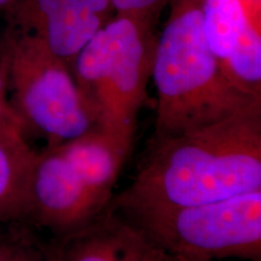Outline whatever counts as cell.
Listing matches in <instances>:
<instances>
[{"label": "cell", "mask_w": 261, "mask_h": 261, "mask_svg": "<svg viewBox=\"0 0 261 261\" xmlns=\"http://www.w3.org/2000/svg\"><path fill=\"white\" fill-rule=\"evenodd\" d=\"M261 190V108L152 142L138 174L115 200L120 212L184 207Z\"/></svg>", "instance_id": "obj_1"}, {"label": "cell", "mask_w": 261, "mask_h": 261, "mask_svg": "<svg viewBox=\"0 0 261 261\" xmlns=\"http://www.w3.org/2000/svg\"><path fill=\"white\" fill-rule=\"evenodd\" d=\"M12 2H14V0H0V12H5L9 6L11 5Z\"/></svg>", "instance_id": "obj_17"}, {"label": "cell", "mask_w": 261, "mask_h": 261, "mask_svg": "<svg viewBox=\"0 0 261 261\" xmlns=\"http://www.w3.org/2000/svg\"><path fill=\"white\" fill-rule=\"evenodd\" d=\"M9 97L25 128L54 146L94 128L70 65L35 35L9 25L0 39Z\"/></svg>", "instance_id": "obj_4"}, {"label": "cell", "mask_w": 261, "mask_h": 261, "mask_svg": "<svg viewBox=\"0 0 261 261\" xmlns=\"http://www.w3.org/2000/svg\"><path fill=\"white\" fill-rule=\"evenodd\" d=\"M172 255V254H171ZM172 261H217V260H200V259H189V257H181L172 255Z\"/></svg>", "instance_id": "obj_16"}, {"label": "cell", "mask_w": 261, "mask_h": 261, "mask_svg": "<svg viewBox=\"0 0 261 261\" xmlns=\"http://www.w3.org/2000/svg\"><path fill=\"white\" fill-rule=\"evenodd\" d=\"M171 12L156 37L151 79L156 107L152 142L212 125L261 108V98L228 83L203 31L202 0H172Z\"/></svg>", "instance_id": "obj_2"}, {"label": "cell", "mask_w": 261, "mask_h": 261, "mask_svg": "<svg viewBox=\"0 0 261 261\" xmlns=\"http://www.w3.org/2000/svg\"><path fill=\"white\" fill-rule=\"evenodd\" d=\"M154 23L115 15L70 64L96 126L129 149L138 113L148 98L156 44Z\"/></svg>", "instance_id": "obj_3"}, {"label": "cell", "mask_w": 261, "mask_h": 261, "mask_svg": "<svg viewBox=\"0 0 261 261\" xmlns=\"http://www.w3.org/2000/svg\"><path fill=\"white\" fill-rule=\"evenodd\" d=\"M25 132L24 122L10 100L5 71L0 64V137L25 138Z\"/></svg>", "instance_id": "obj_13"}, {"label": "cell", "mask_w": 261, "mask_h": 261, "mask_svg": "<svg viewBox=\"0 0 261 261\" xmlns=\"http://www.w3.org/2000/svg\"><path fill=\"white\" fill-rule=\"evenodd\" d=\"M202 17L205 40L228 83L261 98V23L241 0H202Z\"/></svg>", "instance_id": "obj_8"}, {"label": "cell", "mask_w": 261, "mask_h": 261, "mask_svg": "<svg viewBox=\"0 0 261 261\" xmlns=\"http://www.w3.org/2000/svg\"><path fill=\"white\" fill-rule=\"evenodd\" d=\"M120 213L172 255L261 261V190L203 204Z\"/></svg>", "instance_id": "obj_5"}, {"label": "cell", "mask_w": 261, "mask_h": 261, "mask_svg": "<svg viewBox=\"0 0 261 261\" xmlns=\"http://www.w3.org/2000/svg\"><path fill=\"white\" fill-rule=\"evenodd\" d=\"M108 205L91 192L57 146L37 152L29 184L28 219L33 223L63 238L90 224Z\"/></svg>", "instance_id": "obj_6"}, {"label": "cell", "mask_w": 261, "mask_h": 261, "mask_svg": "<svg viewBox=\"0 0 261 261\" xmlns=\"http://www.w3.org/2000/svg\"><path fill=\"white\" fill-rule=\"evenodd\" d=\"M22 221L0 226V261H54V243L44 242Z\"/></svg>", "instance_id": "obj_12"}, {"label": "cell", "mask_w": 261, "mask_h": 261, "mask_svg": "<svg viewBox=\"0 0 261 261\" xmlns=\"http://www.w3.org/2000/svg\"><path fill=\"white\" fill-rule=\"evenodd\" d=\"M54 146L60 149L98 200L109 204L114 185L130 149L98 127Z\"/></svg>", "instance_id": "obj_10"}, {"label": "cell", "mask_w": 261, "mask_h": 261, "mask_svg": "<svg viewBox=\"0 0 261 261\" xmlns=\"http://www.w3.org/2000/svg\"><path fill=\"white\" fill-rule=\"evenodd\" d=\"M54 261H172L123 215L108 205L76 232L54 238Z\"/></svg>", "instance_id": "obj_9"}, {"label": "cell", "mask_w": 261, "mask_h": 261, "mask_svg": "<svg viewBox=\"0 0 261 261\" xmlns=\"http://www.w3.org/2000/svg\"><path fill=\"white\" fill-rule=\"evenodd\" d=\"M254 21L261 23V0H241Z\"/></svg>", "instance_id": "obj_15"}, {"label": "cell", "mask_w": 261, "mask_h": 261, "mask_svg": "<svg viewBox=\"0 0 261 261\" xmlns=\"http://www.w3.org/2000/svg\"><path fill=\"white\" fill-rule=\"evenodd\" d=\"M9 25L40 39L68 64L115 16L110 0H14Z\"/></svg>", "instance_id": "obj_7"}, {"label": "cell", "mask_w": 261, "mask_h": 261, "mask_svg": "<svg viewBox=\"0 0 261 261\" xmlns=\"http://www.w3.org/2000/svg\"><path fill=\"white\" fill-rule=\"evenodd\" d=\"M172 0H110L115 15L132 16L154 21L159 12Z\"/></svg>", "instance_id": "obj_14"}, {"label": "cell", "mask_w": 261, "mask_h": 261, "mask_svg": "<svg viewBox=\"0 0 261 261\" xmlns=\"http://www.w3.org/2000/svg\"><path fill=\"white\" fill-rule=\"evenodd\" d=\"M35 155L25 138L0 137V226L28 219Z\"/></svg>", "instance_id": "obj_11"}]
</instances>
